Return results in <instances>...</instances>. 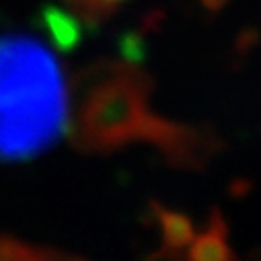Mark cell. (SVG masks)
<instances>
[{"label":"cell","mask_w":261,"mask_h":261,"mask_svg":"<svg viewBox=\"0 0 261 261\" xmlns=\"http://www.w3.org/2000/svg\"><path fill=\"white\" fill-rule=\"evenodd\" d=\"M68 97L51 51L29 37H0V156L29 159L66 123Z\"/></svg>","instance_id":"1"},{"label":"cell","mask_w":261,"mask_h":261,"mask_svg":"<svg viewBox=\"0 0 261 261\" xmlns=\"http://www.w3.org/2000/svg\"><path fill=\"white\" fill-rule=\"evenodd\" d=\"M45 257L47 253L45 251H33L31 247L23 245V243H17L13 239H0V257Z\"/></svg>","instance_id":"3"},{"label":"cell","mask_w":261,"mask_h":261,"mask_svg":"<svg viewBox=\"0 0 261 261\" xmlns=\"http://www.w3.org/2000/svg\"><path fill=\"white\" fill-rule=\"evenodd\" d=\"M79 3L83 5V7H87V9H93V11H97V9H103V7H109L113 0H79Z\"/></svg>","instance_id":"4"},{"label":"cell","mask_w":261,"mask_h":261,"mask_svg":"<svg viewBox=\"0 0 261 261\" xmlns=\"http://www.w3.org/2000/svg\"><path fill=\"white\" fill-rule=\"evenodd\" d=\"M146 103L144 81L132 70H95L76 105L79 142L91 148H107L146 136L179 154L189 152L193 136L156 119Z\"/></svg>","instance_id":"2"}]
</instances>
